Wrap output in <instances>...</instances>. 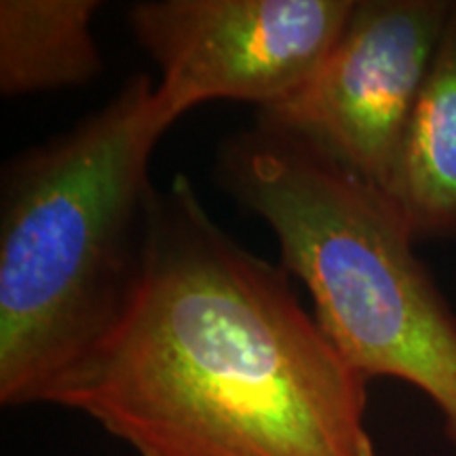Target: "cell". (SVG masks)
<instances>
[{"mask_svg":"<svg viewBox=\"0 0 456 456\" xmlns=\"http://www.w3.org/2000/svg\"><path fill=\"white\" fill-rule=\"evenodd\" d=\"M419 239L456 235V3L385 192Z\"/></svg>","mask_w":456,"mask_h":456,"instance_id":"6","label":"cell"},{"mask_svg":"<svg viewBox=\"0 0 456 456\" xmlns=\"http://www.w3.org/2000/svg\"><path fill=\"white\" fill-rule=\"evenodd\" d=\"M47 403L138 456H376L368 380L289 273L222 231L182 174L159 192L121 322Z\"/></svg>","mask_w":456,"mask_h":456,"instance_id":"1","label":"cell"},{"mask_svg":"<svg viewBox=\"0 0 456 456\" xmlns=\"http://www.w3.org/2000/svg\"><path fill=\"white\" fill-rule=\"evenodd\" d=\"M98 0H3L0 94L3 98L81 87L104 61L91 34Z\"/></svg>","mask_w":456,"mask_h":456,"instance_id":"7","label":"cell"},{"mask_svg":"<svg viewBox=\"0 0 456 456\" xmlns=\"http://www.w3.org/2000/svg\"><path fill=\"white\" fill-rule=\"evenodd\" d=\"M450 11L452 0H357L317 72L258 121L387 192Z\"/></svg>","mask_w":456,"mask_h":456,"instance_id":"5","label":"cell"},{"mask_svg":"<svg viewBox=\"0 0 456 456\" xmlns=\"http://www.w3.org/2000/svg\"><path fill=\"white\" fill-rule=\"evenodd\" d=\"M220 186L269 224L281 266L309 289L317 323L363 379L412 385L456 446V315L380 188L311 142L256 121L220 146Z\"/></svg>","mask_w":456,"mask_h":456,"instance_id":"3","label":"cell"},{"mask_svg":"<svg viewBox=\"0 0 456 456\" xmlns=\"http://www.w3.org/2000/svg\"><path fill=\"white\" fill-rule=\"evenodd\" d=\"M355 0H144L127 24L155 61L157 95L175 118L209 100L271 108L305 85Z\"/></svg>","mask_w":456,"mask_h":456,"instance_id":"4","label":"cell"},{"mask_svg":"<svg viewBox=\"0 0 456 456\" xmlns=\"http://www.w3.org/2000/svg\"><path fill=\"white\" fill-rule=\"evenodd\" d=\"M178 118L146 74L0 174V403L49 393L117 328L146 266L151 155Z\"/></svg>","mask_w":456,"mask_h":456,"instance_id":"2","label":"cell"}]
</instances>
